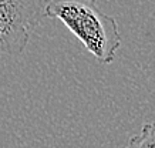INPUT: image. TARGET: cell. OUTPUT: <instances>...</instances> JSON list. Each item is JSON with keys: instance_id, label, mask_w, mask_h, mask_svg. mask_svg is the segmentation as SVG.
I'll use <instances>...</instances> for the list:
<instances>
[{"instance_id": "cell-1", "label": "cell", "mask_w": 155, "mask_h": 148, "mask_svg": "<svg viewBox=\"0 0 155 148\" xmlns=\"http://www.w3.org/2000/svg\"><path fill=\"white\" fill-rule=\"evenodd\" d=\"M44 17L60 20L101 64H111L121 46L114 17L100 10L95 0H48Z\"/></svg>"}, {"instance_id": "cell-3", "label": "cell", "mask_w": 155, "mask_h": 148, "mask_svg": "<svg viewBox=\"0 0 155 148\" xmlns=\"http://www.w3.org/2000/svg\"><path fill=\"white\" fill-rule=\"evenodd\" d=\"M125 148H155V121L142 125L141 131L128 140Z\"/></svg>"}, {"instance_id": "cell-2", "label": "cell", "mask_w": 155, "mask_h": 148, "mask_svg": "<svg viewBox=\"0 0 155 148\" xmlns=\"http://www.w3.org/2000/svg\"><path fill=\"white\" fill-rule=\"evenodd\" d=\"M48 0H0V56H20L44 19Z\"/></svg>"}]
</instances>
